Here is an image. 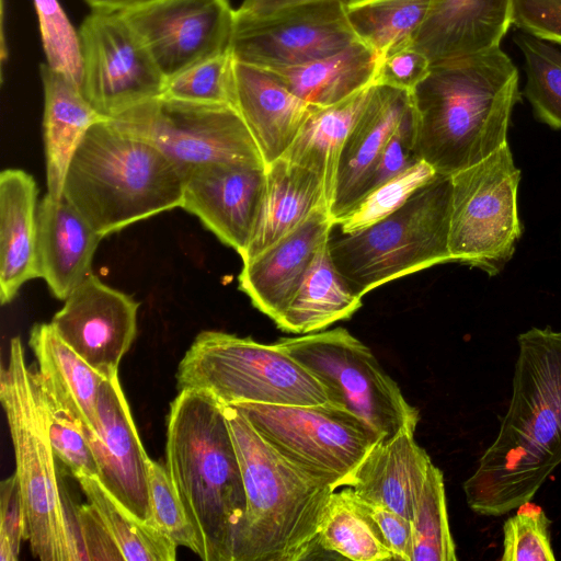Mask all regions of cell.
Returning <instances> with one entry per match:
<instances>
[{
  "label": "cell",
  "mask_w": 561,
  "mask_h": 561,
  "mask_svg": "<svg viewBox=\"0 0 561 561\" xmlns=\"http://www.w3.org/2000/svg\"><path fill=\"white\" fill-rule=\"evenodd\" d=\"M517 345L508 408L462 485L470 510L483 516L531 501L561 465V331L531 328Z\"/></svg>",
  "instance_id": "6da1fadb"
},
{
  "label": "cell",
  "mask_w": 561,
  "mask_h": 561,
  "mask_svg": "<svg viewBox=\"0 0 561 561\" xmlns=\"http://www.w3.org/2000/svg\"><path fill=\"white\" fill-rule=\"evenodd\" d=\"M410 93L415 153L437 174L451 176L507 144L519 73L499 47L431 65Z\"/></svg>",
  "instance_id": "7a4b0ae2"
},
{
  "label": "cell",
  "mask_w": 561,
  "mask_h": 561,
  "mask_svg": "<svg viewBox=\"0 0 561 561\" xmlns=\"http://www.w3.org/2000/svg\"><path fill=\"white\" fill-rule=\"evenodd\" d=\"M165 467L195 528L204 561H237L245 491L224 407L185 389L170 404Z\"/></svg>",
  "instance_id": "3957f363"
},
{
  "label": "cell",
  "mask_w": 561,
  "mask_h": 561,
  "mask_svg": "<svg viewBox=\"0 0 561 561\" xmlns=\"http://www.w3.org/2000/svg\"><path fill=\"white\" fill-rule=\"evenodd\" d=\"M222 407L247 501L237 561L309 559L335 489L274 448L237 408Z\"/></svg>",
  "instance_id": "277c9868"
},
{
  "label": "cell",
  "mask_w": 561,
  "mask_h": 561,
  "mask_svg": "<svg viewBox=\"0 0 561 561\" xmlns=\"http://www.w3.org/2000/svg\"><path fill=\"white\" fill-rule=\"evenodd\" d=\"M183 174L150 142L110 118L94 123L77 147L62 198L102 237L181 207Z\"/></svg>",
  "instance_id": "5b68a950"
},
{
  "label": "cell",
  "mask_w": 561,
  "mask_h": 561,
  "mask_svg": "<svg viewBox=\"0 0 561 561\" xmlns=\"http://www.w3.org/2000/svg\"><path fill=\"white\" fill-rule=\"evenodd\" d=\"M0 400L12 439L15 474L26 516V540L42 561L87 560L75 507L59 486L55 453L41 414L19 336L11 340L9 362L0 374Z\"/></svg>",
  "instance_id": "8992f818"
},
{
  "label": "cell",
  "mask_w": 561,
  "mask_h": 561,
  "mask_svg": "<svg viewBox=\"0 0 561 561\" xmlns=\"http://www.w3.org/2000/svg\"><path fill=\"white\" fill-rule=\"evenodd\" d=\"M451 176L437 174L386 218L356 232L330 234L335 267L357 295L451 262Z\"/></svg>",
  "instance_id": "52a82bcc"
},
{
  "label": "cell",
  "mask_w": 561,
  "mask_h": 561,
  "mask_svg": "<svg viewBox=\"0 0 561 561\" xmlns=\"http://www.w3.org/2000/svg\"><path fill=\"white\" fill-rule=\"evenodd\" d=\"M175 377L179 391L205 390L224 405L330 402L323 383L276 342L264 344L222 331L199 332Z\"/></svg>",
  "instance_id": "ba28073f"
},
{
  "label": "cell",
  "mask_w": 561,
  "mask_h": 561,
  "mask_svg": "<svg viewBox=\"0 0 561 561\" xmlns=\"http://www.w3.org/2000/svg\"><path fill=\"white\" fill-rule=\"evenodd\" d=\"M321 381L329 399L360 419L380 440L414 432L419 411L371 350L343 328L276 341Z\"/></svg>",
  "instance_id": "9c48e42d"
},
{
  "label": "cell",
  "mask_w": 561,
  "mask_h": 561,
  "mask_svg": "<svg viewBox=\"0 0 561 561\" xmlns=\"http://www.w3.org/2000/svg\"><path fill=\"white\" fill-rule=\"evenodd\" d=\"M520 171L508 144L451 175V262L494 276L512 259L522 234L517 208Z\"/></svg>",
  "instance_id": "30bf717a"
},
{
  "label": "cell",
  "mask_w": 561,
  "mask_h": 561,
  "mask_svg": "<svg viewBox=\"0 0 561 561\" xmlns=\"http://www.w3.org/2000/svg\"><path fill=\"white\" fill-rule=\"evenodd\" d=\"M119 128L159 149L184 174L213 164L265 167L239 112L158 96L110 118Z\"/></svg>",
  "instance_id": "8fae6325"
},
{
  "label": "cell",
  "mask_w": 561,
  "mask_h": 561,
  "mask_svg": "<svg viewBox=\"0 0 561 561\" xmlns=\"http://www.w3.org/2000/svg\"><path fill=\"white\" fill-rule=\"evenodd\" d=\"M255 430L279 453L335 490L350 480L379 437L331 401L320 405L239 403Z\"/></svg>",
  "instance_id": "7c38bea8"
},
{
  "label": "cell",
  "mask_w": 561,
  "mask_h": 561,
  "mask_svg": "<svg viewBox=\"0 0 561 561\" xmlns=\"http://www.w3.org/2000/svg\"><path fill=\"white\" fill-rule=\"evenodd\" d=\"M357 41L345 0H320L264 16L236 11L230 53L238 62L278 70L328 57Z\"/></svg>",
  "instance_id": "4fadbf2b"
},
{
  "label": "cell",
  "mask_w": 561,
  "mask_h": 561,
  "mask_svg": "<svg viewBox=\"0 0 561 561\" xmlns=\"http://www.w3.org/2000/svg\"><path fill=\"white\" fill-rule=\"evenodd\" d=\"M78 32L81 89L102 116L116 117L162 95L165 78L121 12L92 10Z\"/></svg>",
  "instance_id": "5bb4252c"
},
{
  "label": "cell",
  "mask_w": 561,
  "mask_h": 561,
  "mask_svg": "<svg viewBox=\"0 0 561 561\" xmlns=\"http://www.w3.org/2000/svg\"><path fill=\"white\" fill-rule=\"evenodd\" d=\"M229 0H153L121 12L165 80L230 51Z\"/></svg>",
  "instance_id": "9a60e30c"
},
{
  "label": "cell",
  "mask_w": 561,
  "mask_h": 561,
  "mask_svg": "<svg viewBox=\"0 0 561 561\" xmlns=\"http://www.w3.org/2000/svg\"><path fill=\"white\" fill-rule=\"evenodd\" d=\"M139 302L91 273L65 299L51 324L59 336L105 379L118 367L137 334Z\"/></svg>",
  "instance_id": "2e32d148"
},
{
  "label": "cell",
  "mask_w": 561,
  "mask_h": 561,
  "mask_svg": "<svg viewBox=\"0 0 561 561\" xmlns=\"http://www.w3.org/2000/svg\"><path fill=\"white\" fill-rule=\"evenodd\" d=\"M99 424L85 437L94 454L98 480L139 520L150 524L149 460L118 376L105 379L98 398Z\"/></svg>",
  "instance_id": "e0dca14e"
},
{
  "label": "cell",
  "mask_w": 561,
  "mask_h": 561,
  "mask_svg": "<svg viewBox=\"0 0 561 561\" xmlns=\"http://www.w3.org/2000/svg\"><path fill=\"white\" fill-rule=\"evenodd\" d=\"M265 182V167L199 165L183 176L181 208L242 256L253 237Z\"/></svg>",
  "instance_id": "ac0fdd59"
},
{
  "label": "cell",
  "mask_w": 561,
  "mask_h": 561,
  "mask_svg": "<svg viewBox=\"0 0 561 561\" xmlns=\"http://www.w3.org/2000/svg\"><path fill=\"white\" fill-rule=\"evenodd\" d=\"M333 227L328 208L316 209L289 233L243 262L239 289L275 322L289 305Z\"/></svg>",
  "instance_id": "d6986e66"
},
{
  "label": "cell",
  "mask_w": 561,
  "mask_h": 561,
  "mask_svg": "<svg viewBox=\"0 0 561 561\" xmlns=\"http://www.w3.org/2000/svg\"><path fill=\"white\" fill-rule=\"evenodd\" d=\"M411 106L410 91L374 84L370 98L340 152L328 208L334 226L358 203L367 176Z\"/></svg>",
  "instance_id": "ffe728a7"
},
{
  "label": "cell",
  "mask_w": 561,
  "mask_h": 561,
  "mask_svg": "<svg viewBox=\"0 0 561 561\" xmlns=\"http://www.w3.org/2000/svg\"><path fill=\"white\" fill-rule=\"evenodd\" d=\"M512 24V0H432L412 47L431 65L501 47Z\"/></svg>",
  "instance_id": "44dd1931"
},
{
  "label": "cell",
  "mask_w": 561,
  "mask_h": 561,
  "mask_svg": "<svg viewBox=\"0 0 561 561\" xmlns=\"http://www.w3.org/2000/svg\"><path fill=\"white\" fill-rule=\"evenodd\" d=\"M236 110L266 165L288 150L316 108L294 94L272 70L236 61Z\"/></svg>",
  "instance_id": "7402d4cb"
},
{
  "label": "cell",
  "mask_w": 561,
  "mask_h": 561,
  "mask_svg": "<svg viewBox=\"0 0 561 561\" xmlns=\"http://www.w3.org/2000/svg\"><path fill=\"white\" fill-rule=\"evenodd\" d=\"M103 238L65 198L49 195L37 207V261L39 276L50 293L65 300L91 273Z\"/></svg>",
  "instance_id": "603a6c76"
},
{
  "label": "cell",
  "mask_w": 561,
  "mask_h": 561,
  "mask_svg": "<svg viewBox=\"0 0 561 561\" xmlns=\"http://www.w3.org/2000/svg\"><path fill=\"white\" fill-rule=\"evenodd\" d=\"M432 465L414 432L403 431L375 444L347 486L364 501L411 519Z\"/></svg>",
  "instance_id": "cb8c5ba5"
},
{
  "label": "cell",
  "mask_w": 561,
  "mask_h": 561,
  "mask_svg": "<svg viewBox=\"0 0 561 561\" xmlns=\"http://www.w3.org/2000/svg\"><path fill=\"white\" fill-rule=\"evenodd\" d=\"M37 194L21 169L0 174V300L11 302L22 285L41 277L37 261Z\"/></svg>",
  "instance_id": "d4e9b609"
},
{
  "label": "cell",
  "mask_w": 561,
  "mask_h": 561,
  "mask_svg": "<svg viewBox=\"0 0 561 561\" xmlns=\"http://www.w3.org/2000/svg\"><path fill=\"white\" fill-rule=\"evenodd\" d=\"M44 90V141L46 156L47 195L62 198L67 169L85 135L102 116L87 100L82 89L68 77L39 65Z\"/></svg>",
  "instance_id": "484cf974"
},
{
  "label": "cell",
  "mask_w": 561,
  "mask_h": 561,
  "mask_svg": "<svg viewBox=\"0 0 561 561\" xmlns=\"http://www.w3.org/2000/svg\"><path fill=\"white\" fill-rule=\"evenodd\" d=\"M320 207L328 208V202L324 181L319 173L283 157L266 165L263 199L242 262L289 233Z\"/></svg>",
  "instance_id": "4316f807"
},
{
  "label": "cell",
  "mask_w": 561,
  "mask_h": 561,
  "mask_svg": "<svg viewBox=\"0 0 561 561\" xmlns=\"http://www.w3.org/2000/svg\"><path fill=\"white\" fill-rule=\"evenodd\" d=\"M28 345L37 374L58 402L76 419L84 435L99 424L98 398L105 378L80 357L50 323H36Z\"/></svg>",
  "instance_id": "83f0119b"
},
{
  "label": "cell",
  "mask_w": 561,
  "mask_h": 561,
  "mask_svg": "<svg viewBox=\"0 0 561 561\" xmlns=\"http://www.w3.org/2000/svg\"><path fill=\"white\" fill-rule=\"evenodd\" d=\"M362 298L335 267L328 239L320 245L296 294L275 323L288 333L318 332L351 318L360 308Z\"/></svg>",
  "instance_id": "f1b7e54d"
},
{
  "label": "cell",
  "mask_w": 561,
  "mask_h": 561,
  "mask_svg": "<svg viewBox=\"0 0 561 561\" xmlns=\"http://www.w3.org/2000/svg\"><path fill=\"white\" fill-rule=\"evenodd\" d=\"M379 60L376 53L357 41L328 57L272 71L298 98L325 107L374 84Z\"/></svg>",
  "instance_id": "f546056e"
},
{
  "label": "cell",
  "mask_w": 561,
  "mask_h": 561,
  "mask_svg": "<svg viewBox=\"0 0 561 561\" xmlns=\"http://www.w3.org/2000/svg\"><path fill=\"white\" fill-rule=\"evenodd\" d=\"M374 84L336 104L316 107L283 156L288 161L308 168L323 178L328 208L342 146L367 104Z\"/></svg>",
  "instance_id": "4dcf8cb0"
},
{
  "label": "cell",
  "mask_w": 561,
  "mask_h": 561,
  "mask_svg": "<svg viewBox=\"0 0 561 561\" xmlns=\"http://www.w3.org/2000/svg\"><path fill=\"white\" fill-rule=\"evenodd\" d=\"M318 546L353 561L394 560L380 528L351 486L331 495L319 525Z\"/></svg>",
  "instance_id": "1f68e13d"
},
{
  "label": "cell",
  "mask_w": 561,
  "mask_h": 561,
  "mask_svg": "<svg viewBox=\"0 0 561 561\" xmlns=\"http://www.w3.org/2000/svg\"><path fill=\"white\" fill-rule=\"evenodd\" d=\"M432 0H345L348 23L379 59L411 46Z\"/></svg>",
  "instance_id": "d6a6232c"
},
{
  "label": "cell",
  "mask_w": 561,
  "mask_h": 561,
  "mask_svg": "<svg viewBox=\"0 0 561 561\" xmlns=\"http://www.w3.org/2000/svg\"><path fill=\"white\" fill-rule=\"evenodd\" d=\"M108 537L127 561H174L178 546L150 524L133 516L96 478H76Z\"/></svg>",
  "instance_id": "836d02e7"
},
{
  "label": "cell",
  "mask_w": 561,
  "mask_h": 561,
  "mask_svg": "<svg viewBox=\"0 0 561 561\" xmlns=\"http://www.w3.org/2000/svg\"><path fill=\"white\" fill-rule=\"evenodd\" d=\"M525 61V95L536 117L561 129V49L525 32L514 36Z\"/></svg>",
  "instance_id": "e575fe53"
},
{
  "label": "cell",
  "mask_w": 561,
  "mask_h": 561,
  "mask_svg": "<svg viewBox=\"0 0 561 561\" xmlns=\"http://www.w3.org/2000/svg\"><path fill=\"white\" fill-rule=\"evenodd\" d=\"M411 526L412 561H456V545L450 531L443 472L431 466L414 508Z\"/></svg>",
  "instance_id": "d590c367"
},
{
  "label": "cell",
  "mask_w": 561,
  "mask_h": 561,
  "mask_svg": "<svg viewBox=\"0 0 561 561\" xmlns=\"http://www.w3.org/2000/svg\"><path fill=\"white\" fill-rule=\"evenodd\" d=\"M34 394L46 424L55 456L75 477H99V467L91 446L71 413L62 407L32 369Z\"/></svg>",
  "instance_id": "8d00e7d4"
},
{
  "label": "cell",
  "mask_w": 561,
  "mask_h": 561,
  "mask_svg": "<svg viewBox=\"0 0 561 561\" xmlns=\"http://www.w3.org/2000/svg\"><path fill=\"white\" fill-rule=\"evenodd\" d=\"M231 53L198 62L165 80L161 96L236 108V73Z\"/></svg>",
  "instance_id": "74e56055"
},
{
  "label": "cell",
  "mask_w": 561,
  "mask_h": 561,
  "mask_svg": "<svg viewBox=\"0 0 561 561\" xmlns=\"http://www.w3.org/2000/svg\"><path fill=\"white\" fill-rule=\"evenodd\" d=\"M436 175L428 163L420 160L369 192L335 226L342 233L365 229L398 210L417 188Z\"/></svg>",
  "instance_id": "f35d334b"
},
{
  "label": "cell",
  "mask_w": 561,
  "mask_h": 561,
  "mask_svg": "<svg viewBox=\"0 0 561 561\" xmlns=\"http://www.w3.org/2000/svg\"><path fill=\"white\" fill-rule=\"evenodd\" d=\"M46 65L81 87L83 76L79 32L75 30L58 0H33Z\"/></svg>",
  "instance_id": "ab89813d"
},
{
  "label": "cell",
  "mask_w": 561,
  "mask_h": 561,
  "mask_svg": "<svg viewBox=\"0 0 561 561\" xmlns=\"http://www.w3.org/2000/svg\"><path fill=\"white\" fill-rule=\"evenodd\" d=\"M150 525L160 530L178 547H185L201 556V545L165 466L149 460Z\"/></svg>",
  "instance_id": "60d3db41"
},
{
  "label": "cell",
  "mask_w": 561,
  "mask_h": 561,
  "mask_svg": "<svg viewBox=\"0 0 561 561\" xmlns=\"http://www.w3.org/2000/svg\"><path fill=\"white\" fill-rule=\"evenodd\" d=\"M551 520L531 501L519 505L503 524L502 561H554Z\"/></svg>",
  "instance_id": "b9f144b4"
},
{
  "label": "cell",
  "mask_w": 561,
  "mask_h": 561,
  "mask_svg": "<svg viewBox=\"0 0 561 561\" xmlns=\"http://www.w3.org/2000/svg\"><path fill=\"white\" fill-rule=\"evenodd\" d=\"M414 112L413 106H411L392 133L367 176L360 191L359 201L382 183L420 161L414 149Z\"/></svg>",
  "instance_id": "7bdbcfd3"
},
{
  "label": "cell",
  "mask_w": 561,
  "mask_h": 561,
  "mask_svg": "<svg viewBox=\"0 0 561 561\" xmlns=\"http://www.w3.org/2000/svg\"><path fill=\"white\" fill-rule=\"evenodd\" d=\"M26 540V516L15 473L0 483V561H16Z\"/></svg>",
  "instance_id": "ee69618b"
},
{
  "label": "cell",
  "mask_w": 561,
  "mask_h": 561,
  "mask_svg": "<svg viewBox=\"0 0 561 561\" xmlns=\"http://www.w3.org/2000/svg\"><path fill=\"white\" fill-rule=\"evenodd\" d=\"M512 24L561 45V0H512Z\"/></svg>",
  "instance_id": "f6af8a7d"
},
{
  "label": "cell",
  "mask_w": 561,
  "mask_h": 561,
  "mask_svg": "<svg viewBox=\"0 0 561 561\" xmlns=\"http://www.w3.org/2000/svg\"><path fill=\"white\" fill-rule=\"evenodd\" d=\"M430 67L424 54L408 46L379 60L375 83L411 91L426 76Z\"/></svg>",
  "instance_id": "bcb514c9"
},
{
  "label": "cell",
  "mask_w": 561,
  "mask_h": 561,
  "mask_svg": "<svg viewBox=\"0 0 561 561\" xmlns=\"http://www.w3.org/2000/svg\"><path fill=\"white\" fill-rule=\"evenodd\" d=\"M75 514L87 560H123L89 503L76 506Z\"/></svg>",
  "instance_id": "7dc6e473"
},
{
  "label": "cell",
  "mask_w": 561,
  "mask_h": 561,
  "mask_svg": "<svg viewBox=\"0 0 561 561\" xmlns=\"http://www.w3.org/2000/svg\"><path fill=\"white\" fill-rule=\"evenodd\" d=\"M364 503L386 538L394 560L412 561L411 520L387 507L366 501Z\"/></svg>",
  "instance_id": "c3c4849f"
},
{
  "label": "cell",
  "mask_w": 561,
  "mask_h": 561,
  "mask_svg": "<svg viewBox=\"0 0 561 561\" xmlns=\"http://www.w3.org/2000/svg\"><path fill=\"white\" fill-rule=\"evenodd\" d=\"M313 1L320 0H243L236 11L249 16H264L289 7Z\"/></svg>",
  "instance_id": "681fc988"
},
{
  "label": "cell",
  "mask_w": 561,
  "mask_h": 561,
  "mask_svg": "<svg viewBox=\"0 0 561 561\" xmlns=\"http://www.w3.org/2000/svg\"><path fill=\"white\" fill-rule=\"evenodd\" d=\"M92 10L124 12L153 0H84Z\"/></svg>",
  "instance_id": "f907efd6"
}]
</instances>
